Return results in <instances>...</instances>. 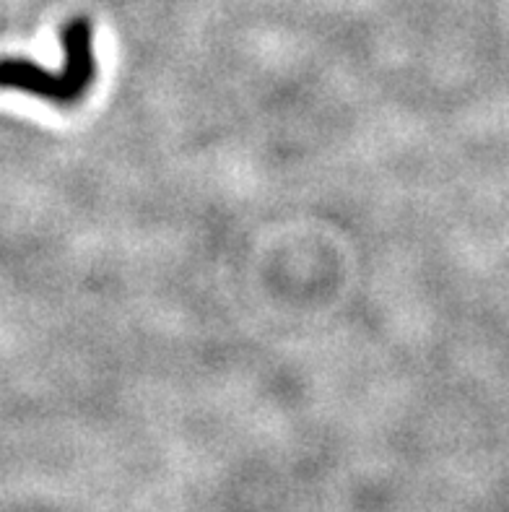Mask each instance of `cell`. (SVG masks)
<instances>
[{
	"mask_svg": "<svg viewBox=\"0 0 509 512\" xmlns=\"http://www.w3.org/2000/svg\"><path fill=\"white\" fill-rule=\"evenodd\" d=\"M65 52V68L60 73L39 68L34 60L8 58L0 71V81L11 91H24L32 97L47 99L60 107H71L89 94L97 63L91 47V21L86 16H76L60 32Z\"/></svg>",
	"mask_w": 509,
	"mask_h": 512,
	"instance_id": "6da1fadb",
	"label": "cell"
}]
</instances>
